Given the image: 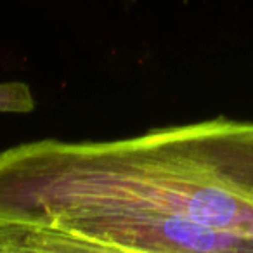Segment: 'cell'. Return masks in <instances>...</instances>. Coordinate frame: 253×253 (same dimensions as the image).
Returning <instances> with one entry per match:
<instances>
[{
  "mask_svg": "<svg viewBox=\"0 0 253 253\" xmlns=\"http://www.w3.org/2000/svg\"><path fill=\"white\" fill-rule=\"evenodd\" d=\"M14 252L253 253V122L0 151Z\"/></svg>",
  "mask_w": 253,
  "mask_h": 253,
  "instance_id": "1",
  "label": "cell"
},
{
  "mask_svg": "<svg viewBox=\"0 0 253 253\" xmlns=\"http://www.w3.org/2000/svg\"><path fill=\"white\" fill-rule=\"evenodd\" d=\"M35 109V99L30 87L23 82L0 84V113L26 115Z\"/></svg>",
  "mask_w": 253,
  "mask_h": 253,
  "instance_id": "2",
  "label": "cell"
}]
</instances>
